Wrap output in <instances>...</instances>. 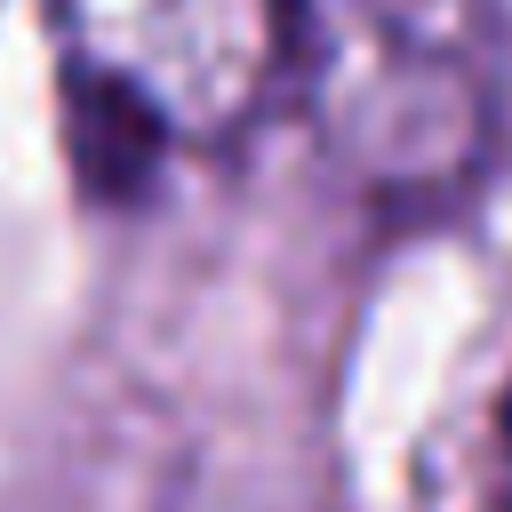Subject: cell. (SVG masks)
I'll return each mask as SVG.
<instances>
[{
  "instance_id": "1",
  "label": "cell",
  "mask_w": 512,
  "mask_h": 512,
  "mask_svg": "<svg viewBox=\"0 0 512 512\" xmlns=\"http://www.w3.org/2000/svg\"><path fill=\"white\" fill-rule=\"evenodd\" d=\"M312 0H56V64L88 160L240 144L312 64Z\"/></svg>"
},
{
  "instance_id": "2",
  "label": "cell",
  "mask_w": 512,
  "mask_h": 512,
  "mask_svg": "<svg viewBox=\"0 0 512 512\" xmlns=\"http://www.w3.org/2000/svg\"><path fill=\"white\" fill-rule=\"evenodd\" d=\"M336 96H344V128L368 152V168H416L408 152L424 136H440V120L456 128V104L488 96V72L472 80L464 48L448 40V16L392 8L368 32H352Z\"/></svg>"
},
{
  "instance_id": "3",
  "label": "cell",
  "mask_w": 512,
  "mask_h": 512,
  "mask_svg": "<svg viewBox=\"0 0 512 512\" xmlns=\"http://www.w3.org/2000/svg\"><path fill=\"white\" fill-rule=\"evenodd\" d=\"M184 512H328V504H296V496H280V480H256L232 496H192Z\"/></svg>"
},
{
  "instance_id": "4",
  "label": "cell",
  "mask_w": 512,
  "mask_h": 512,
  "mask_svg": "<svg viewBox=\"0 0 512 512\" xmlns=\"http://www.w3.org/2000/svg\"><path fill=\"white\" fill-rule=\"evenodd\" d=\"M504 496H512V400H504Z\"/></svg>"
}]
</instances>
